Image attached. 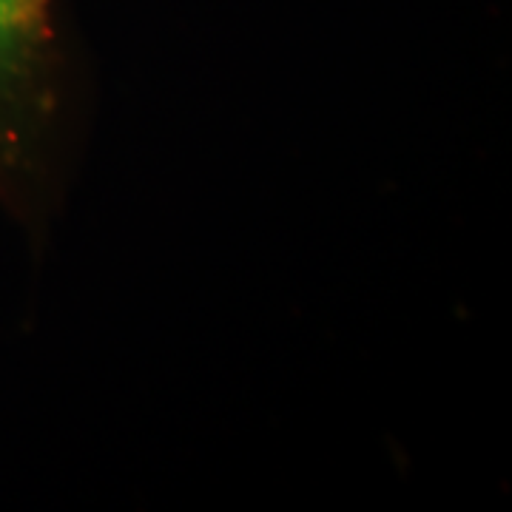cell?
<instances>
[{
	"label": "cell",
	"instance_id": "obj_1",
	"mask_svg": "<svg viewBox=\"0 0 512 512\" xmlns=\"http://www.w3.org/2000/svg\"><path fill=\"white\" fill-rule=\"evenodd\" d=\"M66 63L63 0H0V217L32 242L63 202Z\"/></svg>",
	"mask_w": 512,
	"mask_h": 512
}]
</instances>
